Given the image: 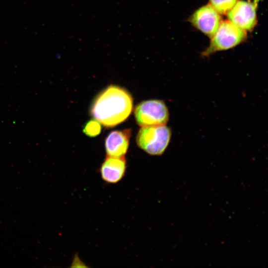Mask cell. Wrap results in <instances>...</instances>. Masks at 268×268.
Here are the masks:
<instances>
[{"mask_svg": "<svg viewBox=\"0 0 268 268\" xmlns=\"http://www.w3.org/2000/svg\"><path fill=\"white\" fill-rule=\"evenodd\" d=\"M133 98L125 88L111 85L94 98L90 113L104 126L113 127L125 121L133 110Z\"/></svg>", "mask_w": 268, "mask_h": 268, "instance_id": "1", "label": "cell"}, {"mask_svg": "<svg viewBox=\"0 0 268 268\" xmlns=\"http://www.w3.org/2000/svg\"><path fill=\"white\" fill-rule=\"evenodd\" d=\"M171 131L164 125L141 127L136 137L138 146L151 155H160L167 148Z\"/></svg>", "mask_w": 268, "mask_h": 268, "instance_id": "2", "label": "cell"}, {"mask_svg": "<svg viewBox=\"0 0 268 268\" xmlns=\"http://www.w3.org/2000/svg\"><path fill=\"white\" fill-rule=\"evenodd\" d=\"M247 37V31L228 20L222 21L211 38L209 46L202 54L203 56H209L215 52L233 48L244 42Z\"/></svg>", "mask_w": 268, "mask_h": 268, "instance_id": "3", "label": "cell"}, {"mask_svg": "<svg viewBox=\"0 0 268 268\" xmlns=\"http://www.w3.org/2000/svg\"><path fill=\"white\" fill-rule=\"evenodd\" d=\"M136 123L141 127L166 125L169 112L165 103L160 100L143 101L137 105L134 111Z\"/></svg>", "mask_w": 268, "mask_h": 268, "instance_id": "4", "label": "cell"}, {"mask_svg": "<svg viewBox=\"0 0 268 268\" xmlns=\"http://www.w3.org/2000/svg\"><path fill=\"white\" fill-rule=\"evenodd\" d=\"M260 0H238L226 13L228 20L240 28L252 31L257 22V9Z\"/></svg>", "mask_w": 268, "mask_h": 268, "instance_id": "5", "label": "cell"}, {"mask_svg": "<svg viewBox=\"0 0 268 268\" xmlns=\"http://www.w3.org/2000/svg\"><path fill=\"white\" fill-rule=\"evenodd\" d=\"M189 21L196 29L211 38L222 18L220 14L208 3L197 9L190 17Z\"/></svg>", "mask_w": 268, "mask_h": 268, "instance_id": "6", "label": "cell"}, {"mask_svg": "<svg viewBox=\"0 0 268 268\" xmlns=\"http://www.w3.org/2000/svg\"><path fill=\"white\" fill-rule=\"evenodd\" d=\"M132 131L130 129L110 132L105 139L107 155L112 157H124L129 146Z\"/></svg>", "mask_w": 268, "mask_h": 268, "instance_id": "7", "label": "cell"}, {"mask_svg": "<svg viewBox=\"0 0 268 268\" xmlns=\"http://www.w3.org/2000/svg\"><path fill=\"white\" fill-rule=\"evenodd\" d=\"M127 162L124 157L107 156L100 169L102 179L106 182L115 184L124 177L126 171Z\"/></svg>", "mask_w": 268, "mask_h": 268, "instance_id": "8", "label": "cell"}, {"mask_svg": "<svg viewBox=\"0 0 268 268\" xmlns=\"http://www.w3.org/2000/svg\"><path fill=\"white\" fill-rule=\"evenodd\" d=\"M209 4L220 14H226L238 0H209Z\"/></svg>", "mask_w": 268, "mask_h": 268, "instance_id": "9", "label": "cell"}, {"mask_svg": "<svg viewBox=\"0 0 268 268\" xmlns=\"http://www.w3.org/2000/svg\"><path fill=\"white\" fill-rule=\"evenodd\" d=\"M101 131V123L95 119L88 121L83 128V133L89 137L97 136Z\"/></svg>", "mask_w": 268, "mask_h": 268, "instance_id": "10", "label": "cell"}]
</instances>
